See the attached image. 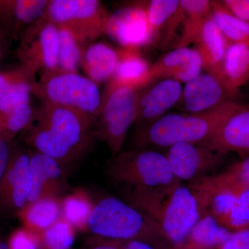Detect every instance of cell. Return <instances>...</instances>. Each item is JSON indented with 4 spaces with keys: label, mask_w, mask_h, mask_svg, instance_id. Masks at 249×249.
Masks as SVG:
<instances>
[{
    "label": "cell",
    "mask_w": 249,
    "mask_h": 249,
    "mask_svg": "<svg viewBox=\"0 0 249 249\" xmlns=\"http://www.w3.org/2000/svg\"><path fill=\"white\" fill-rule=\"evenodd\" d=\"M111 181L125 188L126 203L157 220L181 181L174 176L165 155L151 150L121 151L108 162Z\"/></svg>",
    "instance_id": "cell-1"
},
{
    "label": "cell",
    "mask_w": 249,
    "mask_h": 249,
    "mask_svg": "<svg viewBox=\"0 0 249 249\" xmlns=\"http://www.w3.org/2000/svg\"><path fill=\"white\" fill-rule=\"evenodd\" d=\"M94 119L72 108L41 103L25 129L34 151L50 156L65 170L83 157L96 139Z\"/></svg>",
    "instance_id": "cell-2"
},
{
    "label": "cell",
    "mask_w": 249,
    "mask_h": 249,
    "mask_svg": "<svg viewBox=\"0 0 249 249\" xmlns=\"http://www.w3.org/2000/svg\"><path fill=\"white\" fill-rule=\"evenodd\" d=\"M232 101L198 114H168L153 124L137 129L134 142L137 148L169 147L181 142L199 144L215 134L236 104Z\"/></svg>",
    "instance_id": "cell-3"
},
{
    "label": "cell",
    "mask_w": 249,
    "mask_h": 249,
    "mask_svg": "<svg viewBox=\"0 0 249 249\" xmlns=\"http://www.w3.org/2000/svg\"><path fill=\"white\" fill-rule=\"evenodd\" d=\"M88 229L110 240L140 241L150 245L155 238L168 240L160 224L114 196L103 198L94 205Z\"/></svg>",
    "instance_id": "cell-4"
},
{
    "label": "cell",
    "mask_w": 249,
    "mask_h": 249,
    "mask_svg": "<svg viewBox=\"0 0 249 249\" xmlns=\"http://www.w3.org/2000/svg\"><path fill=\"white\" fill-rule=\"evenodd\" d=\"M190 185L209 202V213L229 231L249 228V186L227 167Z\"/></svg>",
    "instance_id": "cell-5"
},
{
    "label": "cell",
    "mask_w": 249,
    "mask_h": 249,
    "mask_svg": "<svg viewBox=\"0 0 249 249\" xmlns=\"http://www.w3.org/2000/svg\"><path fill=\"white\" fill-rule=\"evenodd\" d=\"M33 93L41 103L77 109L95 121L99 113L102 97L98 85L88 77L59 68L41 75Z\"/></svg>",
    "instance_id": "cell-6"
},
{
    "label": "cell",
    "mask_w": 249,
    "mask_h": 249,
    "mask_svg": "<svg viewBox=\"0 0 249 249\" xmlns=\"http://www.w3.org/2000/svg\"><path fill=\"white\" fill-rule=\"evenodd\" d=\"M142 89L120 86L103 91L94 132L96 139L106 142L112 157L121 152L127 132L135 124Z\"/></svg>",
    "instance_id": "cell-7"
},
{
    "label": "cell",
    "mask_w": 249,
    "mask_h": 249,
    "mask_svg": "<svg viewBox=\"0 0 249 249\" xmlns=\"http://www.w3.org/2000/svg\"><path fill=\"white\" fill-rule=\"evenodd\" d=\"M206 214L209 204L200 192L181 182L173 191L159 224L170 242L182 245L196 223Z\"/></svg>",
    "instance_id": "cell-8"
},
{
    "label": "cell",
    "mask_w": 249,
    "mask_h": 249,
    "mask_svg": "<svg viewBox=\"0 0 249 249\" xmlns=\"http://www.w3.org/2000/svg\"><path fill=\"white\" fill-rule=\"evenodd\" d=\"M227 155L204 144L181 142L169 147L165 157L177 179L190 183L217 173Z\"/></svg>",
    "instance_id": "cell-9"
},
{
    "label": "cell",
    "mask_w": 249,
    "mask_h": 249,
    "mask_svg": "<svg viewBox=\"0 0 249 249\" xmlns=\"http://www.w3.org/2000/svg\"><path fill=\"white\" fill-rule=\"evenodd\" d=\"M58 48V27L42 18L24 32L19 52L22 66L36 75L57 70Z\"/></svg>",
    "instance_id": "cell-10"
},
{
    "label": "cell",
    "mask_w": 249,
    "mask_h": 249,
    "mask_svg": "<svg viewBox=\"0 0 249 249\" xmlns=\"http://www.w3.org/2000/svg\"><path fill=\"white\" fill-rule=\"evenodd\" d=\"M31 188L30 151L20 147L11 149L7 168L0 183V208L19 214L27 204Z\"/></svg>",
    "instance_id": "cell-11"
},
{
    "label": "cell",
    "mask_w": 249,
    "mask_h": 249,
    "mask_svg": "<svg viewBox=\"0 0 249 249\" xmlns=\"http://www.w3.org/2000/svg\"><path fill=\"white\" fill-rule=\"evenodd\" d=\"M106 34L120 48L142 49L155 43L142 3L121 8L109 16Z\"/></svg>",
    "instance_id": "cell-12"
},
{
    "label": "cell",
    "mask_w": 249,
    "mask_h": 249,
    "mask_svg": "<svg viewBox=\"0 0 249 249\" xmlns=\"http://www.w3.org/2000/svg\"><path fill=\"white\" fill-rule=\"evenodd\" d=\"M237 91H234L224 80L209 73H201L186 83L179 102L187 114H198L235 101Z\"/></svg>",
    "instance_id": "cell-13"
},
{
    "label": "cell",
    "mask_w": 249,
    "mask_h": 249,
    "mask_svg": "<svg viewBox=\"0 0 249 249\" xmlns=\"http://www.w3.org/2000/svg\"><path fill=\"white\" fill-rule=\"evenodd\" d=\"M152 85V84H151ZM142 89L139 98L137 129L153 124L179 102L181 83L172 79L160 80Z\"/></svg>",
    "instance_id": "cell-14"
},
{
    "label": "cell",
    "mask_w": 249,
    "mask_h": 249,
    "mask_svg": "<svg viewBox=\"0 0 249 249\" xmlns=\"http://www.w3.org/2000/svg\"><path fill=\"white\" fill-rule=\"evenodd\" d=\"M206 146L222 153L249 156V107L240 103L235 107Z\"/></svg>",
    "instance_id": "cell-15"
},
{
    "label": "cell",
    "mask_w": 249,
    "mask_h": 249,
    "mask_svg": "<svg viewBox=\"0 0 249 249\" xmlns=\"http://www.w3.org/2000/svg\"><path fill=\"white\" fill-rule=\"evenodd\" d=\"M203 62L196 48H175L151 65L150 79H172L188 83L201 74Z\"/></svg>",
    "instance_id": "cell-16"
},
{
    "label": "cell",
    "mask_w": 249,
    "mask_h": 249,
    "mask_svg": "<svg viewBox=\"0 0 249 249\" xmlns=\"http://www.w3.org/2000/svg\"><path fill=\"white\" fill-rule=\"evenodd\" d=\"M32 188L27 204L45 197L60 198L67 187L65 170L46 154L30 151Z\"/></svg>",
    "instance_id": "cell-17"
},
{
    "label": "cell",
    "mask_w": 249,
    "mask_h": 249,
    "mask_svg": "<svg viewBox=\"0 0 249 249\" xmlns=\"http://www.w3.org/2000/svg\"><path fill=\"white\" fill-rule=\"evenodd\" d=\"M110 14L97 0H76L68 22L63 25L71 31L82 45L88 43L106 33Z\"/></svg>",
    "instance_id": "cell-18"
},
{
    "label": "cell",
    "mask_w": 249,
    "mask_h": 249,
    "mask_svg": "<svg viewBox=\"0 0 249 249\" xmlns=\"http://www.w3.org/2000/svg\"><path fill=\"white\" fill-rule=\"evenodd\" d=\"M119 62L107 88L124 86L142 89L152 84L151 65L142 55L141 49L119 48Z\"/></svg>",
    "instance_id": "cell-19"
},
{
    "label": "cell",
    "mask_w": 249,
    "mask_h": 249,
    "mask_svg": "<svg viewBox=\"0 0 249 249\" xmlns=\"http://www.w3.org/2000/svg\"><path fill=\"white\" fill-rule=\"evenodd\" d=\"M195 44L206 73L223 79V65L230 43L218 29L211 14L206 19Z\"/></svg>",
    "instance_id": "cell-20"
},
{
    "label": "cell",
    "mask_w": 249,
    "mask_h": 249,
    "mask_svg": "<svg viewBox=\"0 0 249 249\" xmlns=\"http://www.w3.org/2000/svg\"><path fill=\"white\" fill-rule=\"evenodd\" d=\"M118 62V49L105 42H96L89 44L85 49L80 66L87 77L98 85L107 83L112 78Z\"/></svg>",
    "instance_id": "cell-21"
},
{
    "label": "cell",
    "mask_w": 249,
    "mask_h": 249,
    "mask_svg": "<svg viewBox=\"0 0 249 249\" xmlns=\"http://www.w3.org/2000/svg\"><path fill=\"white\" fill-rule=\"evenodd\" d=\"M183 29L175 48L187 47L196 43L208 18L211 14V1L209 0H180Z\"/></svg>",
    "instance_id": "cell-22"
},
{
    "label": "cell",
    "mask_w": 249,
    "mask_h": 249,
    "mask_svg": "<svg viewBox=\"0 0 249 249\" xmlns=\"http://www.w3.org/2000/svg\"><path fill=\"white\" fill-rule=\"evenodd\" d=\"M19 214L24 228L39 235L62 217V199L42 198L26 205Z\"/></svg>",
    "instance_id": "cell-23"
},
{
    "label": "cell",
    "mask_w": 249,
    "mask_h": 249,
    "mask_svg": "<svg viewBox=\"0 0 249 249\" xmlns=\"http://www.w3.org/2000/svg\"><path fill=\"white\" fill-rule=\"evenodd\" d=\"M222 78L234 91L249 82V44L230 43L228 47Z\"/></svg>",
    "instance_id": "cell-24"
},
{
    "label": "cell",
    "mask_w": 249,
    "mask_h": 249,
    "mask_svg": "<svg viewBox=\"0 0 249 249\" xmlns=\"http://www.w3.org/2000/svg\"><path fill=\"white\" fill-rule=\"evenodd\" d=\"M232 232L221 226L213 216L205 214L201 218L188 236L190 248L207 249L220 247L231 235Z\"/></svg>",
    "instance_id": "cell-25"
},
{
    "label": "cell",
    "mask_w": 249,
    "mask_h": 249,
    "mask_svg": "<svg viewBox=\"0 0 249 249\" xmlns=\"http://www.w3.org/2000/svg\"><path fill=\"white\" fill-rule=\"evenodd\" d=\"M211 16L229 43L249 44V23L239 19L221 1H211Z\"/></svg>",
    "instance_id": "cell-26"
},
{
    "label": "cell",
    "mask_w": 249,
    "mask_h": 249,
    "mask_svg": "<svg viewBox=\"0 0 249 249\" xmlns=\"http://www.w3.org/2000/svg\"><path fill=\"white\" fill-rule=\"evenodd\" d=\"M94 205L89 196L82 190H78L62 199V217L74 229L85 231Z\"/></svg>",
    "instance_id": "cell-27"
},
{
    "label": "cell",
    "mask_w": 249,
    "mask_h": 249,
    "mask_svg": "<svg viewBox=\"0 0 249 249\" xmlns=\"http://www.w3.org/2000/svg\"><path fill=\"white\" fill-rule=\"evenodd\" d=\"M147 18L155 41L158 39L160 31L169 26L173 28L176 24V14L179 1L178 0H151L142 3Z\"/></svg>",
    "instance_id": "cell-28"
},
{
    "label": "cell",
    "mask_w": 249,
    "mask_h": 249,
    "mask_svg": "<svg viewBox=\"0 0 249 249\" xmlns=\"http://www.w3.org/2000/svg\"><path fill=\"white\" fill-rule=\"evenodd\" d=\"M58 30V68L62 71L78 73L82 55L87 47L82 45L74 34L64 26Z\"/></svg>",
    "instance_id": "cell-29"
},
{
    "label": "cell",
    "mask_w": 249,
    "mask_h": 249,
    "mask_svg": "<svg viewBox=\"0 0 249 249\" xmlns=\"http://www.w3.org/2000/svg\"><path fill=\"white\" fill-rule=\"evenodd\" d=\"M37 236L42 249H70L74 243L75 229L62 217Z\"/></svg>",
    "instance_id": "cell-30"
},
{
    "label": "cell",
    "mask_w": 249,
    "mask_h": 249,
    "mask_svg": "<svg viewBox=\"0 0 249 249\" xmlns=\"http://www.w3.org/2000/svg\"><path fill=\"white\" fill-rule=\"evenodd\" d=\"M36 74L22 66L20 69L0 73V100L11 93H33Z\"/></svg>",
    "instance_id": "cell-31"
},
{
    "label": "cell",
    "mask_w": 249,
    "mask_h": 249,
    "mask_svg": "<svg viewBox=\"0 0 249 249\" xmlns=\"http://www.w3.org/2000/svg\"><path fill=\"white\" fill-rule=\"evenodd\" d=\"M34 114V108L27 104L9 114L0 115V139L9 143L19 132L25 130Z\"/></svg>",
    "instance_id": "cell-32"
},
{
    "label": "cell",
    "mask_w": 249,
    "mask_h": 249,
    "mask_svg": "<svg viewBox=\"0 0 249 249\" xmlns=\"http://www.w3.org/2000/svg\"><path fill=\"white\" fill-rule=\"evenodd\" d=\"M10 249H40L38 236L26 228L14 232L9 242Z\"/></svg>",
    "instance_id": "cell-33"
},
{
    "label": "cell",
    "mask_w": 249,
    "mask_h": 249,
    "mask_svg": "<svg viewBox=\"0 0 249 249\" xmlns=\"http://www.w3.org/2000/svg\"><path fill=\"white\" fill-rule=\"evenodd\" d=\"M31 93H11L0 100V115L9 114L24 105L30 104Z\"/></svg>",
    "instance_id": "cell-34"
},
{
    "label": "cell",
    "mask_w": 249,
    "mask_h": 249,
    "mask_svg": "<svg viewBox=\"0 0 249 249\" xmlns=\"http://www.w3.org/2000/svg\"><path fill=\"white\" fill-rule=\"evenodd\" d=\"M219 249H249V228L232 232Z\"/></svg>",
    "instance_id": "cell-35"
},
{
    "label": "cell",
    "mask_w": 249,
    "mask_h": 249,
    "mask_svg": "<svg viewBox=\"0 0 249 249\" xmlns=\"http://www.w3.org/2000/svg\"><path fill=\"white\" fill-rule=\"evenodd\" d=\"M221 1L235 17L249 23V0H223Z\"/></svg>",
    "instance_id": "cell-36"
},
{
    "label": "cell",
    "mask_w": 249,
    "mask_h": 249,
    "mask_svg": "<svg viewBox=\"0 0 249 249\" xmlns=\"http://www.w3.org/2000/svg\"><path fill=\"white\" fill-rule=\"evenodd\" d=\"M227 168L235 174L241 181L249 186V156L228 165Z\"/></svg>",
    "instance_id": "cell-37"
},
{
    "label": "cell",
    "mask_w": 249,
    "mask_h": 249,
    "mask_svg": "<svg viewBox=\"0 0 249 249\" xmlns=\"http://www.w3.org/2000/svg\"><path fill=\"white\" fill-rule=\"evenodd\" d=\"M10 154L11 147H9V143L0 139V183L7 168Z\"/></svg>",
    "instance_id": "cell-38"
},
{
    "label": "cell",
    "mask_w": 249,
    "mask_h": 249,
    "mask_svg": "<svg viewBox=\"0 0 249 249\" xmlns=\"http://www.w3.org/2000/svg\"><path fill=\"white\" fill-rule=\"evenodd\" d=\"M124 249H156L155 247L140 241H128L124 245Z\"/></svg>",
    "instance_id": "cell-39"
},
{
    "label": "cell",
    "mask_w": 249,
    "mask_h": 249,
    "mask_svg": "<svg viewBox=\"0 0 249 249\" xmlns=\"http://www.w3.org/2000/svg\"><path fill=\"white\" fill-rule=\"evenodd\" d=\"M124 241L113 240V242H106L96 246L91 249H124V245H122Z\"/></svg>",
    "instance_id": "cell-40"
},
{
    "label": "cell",
    "mask_w": 249,
    "mask_h": 249,
    "mask_svg": "<svg viewBox=\"0 0 249 249\" xmlns=\"http://www.w3.org/2000/svg\"><path fill=\"white\" fill-rule=\"evenodd\" d=\"M0 249H10L9 243L4 241L0 240Z\"/></svg>",
    "instance_id": "cell-41"
}]
</instances>
